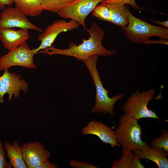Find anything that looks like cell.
<instances>
[{"label":"cell","instance_id":"cell-1","mask_svg":"<svg viewBox=\"0 0 168 168\" xmlns=\"http://www.w3.org/2000/svg\"><path fill=\"white\" fill-rule=\"evenodd\" d=\"M86 30L89 34L90 36L87 40L83 39L81 44L77 45L70 42L68 44V48L60 49L52 46L40 51L38 53L50 55L60 54L73 57L83 61L92 55L107 57L116 53V51L107 50L103 46L102 42L105 34L96 23H94L89 29Z\"/></svg>","mask_w":168,"mask_h":168},{"label":"cell","instance_id":"cell-2","mask_svg":"<svg viewBox=\"0 0 168 168\" xmlns=\"http://www.w3.org/2000/svg\"><path fill=\"white\" fill-rule=\"evenodd\" d=\"M99 55H95L83 61L89 70L95 84L96 89V103L91 112H102L110 114L112 117L114 115L113 108L115 103L124 96L123 93L110 97L109 92L104 87L96 67V63Z\"/></svg>","mask_w":168,"mask_h":168},{"label":"cell","instance_id":"cell-3","mask_svg":"<svg viewBox=\"0 0 168 168\" xmlns=\"http://www.w3.org/2000/svg\"><path fill=\"white\" fill-rule=\"evenodd\" d=\"M119 125L114 131L116 140L122 149L130 147L134 150H146L150 147L141 138L142 128L137 120L124 114L119 120Z\"/></svg>","mask_w":168,"mask_h":168},{"label":"cell","instance_id":"cell-4","mask_svg":"<svg viewBox=\"0 0 168 168\" xmlns=\"http://www.w3.org/2000/svg\"><path fill=\"white\" fill-rule=\"evenodd\" d=\"M128 18V25L122 29L127 38L133 43L145 44L153 36L163 40L168 39L167 29L146 22L134 16L130 11Z\"/></svg>","mask_w":168,"mask_h":168},{"label":"cell","instance_id":"cell-5","mask_svg":"<svg viewBox=\"0 0 168 168\" xmlns=\"http://www.w3.org/2000/svg\"><path fill=\"white\" fill-rule=\"evenodd\" d=\"M155 92L156 91L153 89L141 92L140 89H137L127 98L123 106V112L137 120L143 118L160 119L156 113L148 109L147 106L148 102L152 100L159 99L158 97H153Z\"/></svg>","mask_w":168,"mask_h":168},{"label":"cell","instance_id":"cell-6","mask_svg":"<svg viewBox=\"0 0 168 168\" xmlns=\"http://www.w3.org/2000/svg\"><path fill=\"white\" fill-rule=\"evenodd\" d=\"M0 58V70H8L13 66L28 68H35L33 57L35 54L25 42L17 48L9 50Z\"/></svg>","mask_w":168,"mask_h":168},{"label":"cell","instance_id":"cell-7","mask_svg":"<svg viewBox=\"0 0 168 168\" xmlns=\"http://www.w3.org/2000/svg\"><path fill=\"white\" fill-rule=\"evenodd\" d=\"M105 0H75L57 13L64 19H70L81 25L85 30V20L100 2Z\"/></svg>","mask_w":168,"mask_h":168},{"label":"cell","instance_id":"cell-8","mask_svg":"<svg viewBox=\"0 0 168 168\" xmlns=\"http://www.w3.org/2000/svg\"><path fill=\"white\" fill-rule=\"evenodd\" d=\"M79 25V24L72 20L68 22L64 19L56 20L48 26L44 31L39 35L38 39L41 43L37 48L32 49L35 54L52 46V44L60 33L72 30L77 28Z\"/></svg>","mask_w":168,"mask_h":168},{"label":"cell","instance_id":"cell-9","mask_svg":"<svg viewBox=\"0 0 168 168\" xmlns=\"http://www.w3.org/2000/svg\"><path fill=\"white\" fill-rule=\"evenodd\" d=\"M0 76V102H4L3 96L7 93L8 100H12L13 96L16 98L18 97L20 91H22L25 93L27 92L28 84L21 76L14 72L10 73L8 70L4 71Z\"/></svg>","mask_w":168,"mask_h":168},{"label":"cell","instance_id":"cell-10","mask_svg":"<svg viewBox=\"0 0 168 168\" xmlns=\"http://www.w3.org/2000/svg\"><path fill=\"white\" fill-rule=\"evenodd\" d=\"M18 27L41 32L42 30L30 21L26 15L16 7L5 8L0 16V29Z\"/></svg>","mask_w":168,"mask_h":168},{"label":"cell","instance_id":"cell-11","mask_svg":"<svg viewBox=\"0 0 168 168\" xmlns=\"http://www.w3.org/2000/svg\"><path fill=\"white\" fill-rule=\"evenodd\" d=\"M21 147L23 159L28 168H37L50 156L49 151L39 142H28Z\"/></svg>","mask_w":168,"mask_h":168},{"label":"cell","instance_id":"cell-12","mask_svg":"<svg viewBox=\"0 0 168 168\" xmlns=\"http://www.w3.org/2000/svg\"><path fill=\"white\" fill-rule=\"evenodd\" d=\"M82 135L92 134L97 136L104 143L109 144L112 147H120L116 140L114 131L105 124L98 121L88 123L82 128Z\"/></svg>","mask_w":168,"mask_h":168},{"label":"cell","instance_id":"cell-13","mask_svg":"<svg viewBox=\"0 0 168 168\" xmlns=\"http://www.w3.org/2000/svg\"><path fill=\"white\" fill-rule=\"evenodd\" d=\"M30 38L28 30H15L11 28L0 29V40L4 47L10 50L16 48Z\"/></svg>","mask_w":168,"mask_h":168},{"label":"cell","instance_id":"cell-14","mask_svg":"<svg viewBox=\"0 0 168 168\" xmlns=\"http://www.w3.org/2000/svg\"><path fill=\"white\" fill-rule=\"evenodd\" d=\"M133 151L139 158L147 159L154 162L159 168L168 167V159L166 157L168 152L162 149L152 147L148 150L136 149Z\"/></svg>","mask_w":168,"mask_h":168},{"label":"cell","instance_id":"cell-15","mask_svg":"<svg viewBox=\"0 0 168 168\" xmlns=\"http://www.w3.org/2000/svg\"><path fill=\"white\" fill-rule=\"evenodd\" d=\"M101 3L106 6L111 12L110 22L120 26L122 28L128 26V13L129 10L125 4L115 3Z\"/></svg>","mask_w":168,"mask_h":168},{"label":"cell","instance_id":"cell-16","mask_svg":"<svg viewBox=\"0 0 168 168\" xmlns=\"http://www.w3.org/2000/svg\"><path fill=\"white\" fill-rule=\"evenodd\" d=\"M4 147L7 152L6 156L10 163L14 168H27L23 159L21 146L16 141L12 145L5 141Z\"/></svg>","mask_w":168,"mask_h":168},{"label":"cell","instance_id":"cell-17","mask_svg":"<svg viewBox=\"0 0 168 168\" xmlns=\"http://www.w3.org/2000/svg\"><path fill=\"white\" fill-rule=\"evenodd\" d=\"M15 7L25 15L35 17L42 12L40 0H14Z\"/></svg>","mask_w":168,"mask_h":168},{"label":"cell","instance_id":"cell-18","mask_svg":"<svg viewBox=\"0 0 168 168\" xmlns=\"http://www.w3.org/2000/svg\"><path fill=\"white\" fill-rule=\"evenodd\" d=\"M122 156L120 159L112 163V168H132L135 156L130 147L122 149Z\"/></svg>","mask_w":168,"mask_h":168},{"label":"cell","instance_id":"cell-19","mask_svg":"<svg viewBox=\"0 0 168 168\" xmlns=\"http://www.w3.org/2000/svg\"><path fill=\"white\" fill-rule=\"evenodd\" d=\"M43 10L57 13L62 8L75 0H40Z\"/></svg>","mask_w":168,"mask_h":168},{"label":"cell","instance_id":"cell-20","mask_svg":"<svg viewBox=\"0 0 168 168\" xmlns=\"http://www.w3.org/2000/svg\"><path fill=\"white\" fill-rule=\"evenodd\" d=\"M92 15L101 21L110 22L111 12L106 6L101 3L96 7L93 11Z\"/></svg>","mask_w":168,"mask_h":168},{"label":"cell","instance_id":"cell-21","mask_svg":"<svg viewBox=\"0 0 168 168\" xmlns=\"http://www.w3.org/2000/svg\"><path fill=\"white\" fill-rule=\"evenodd\" d=\"M152 147L163 149L168 152V130H164L159 137L154 139L151 142Z\"/></svg>","mask_w":168,"mask_h":168},{"label":"cell","instance_id":"cell-22","mask_svg":"<svg viewBox=\"0 0 168 168\" xmlns=\"http://www.w3.org/2000/svg\"><path fill=\"white\" fill-rule=\"evenodd\" d=\"M115 3L123 4H128L130 5L133 9L140 10L142 8L136 3L135 0H105L102 1L101 3Z\"/></svg>","mask_w":168,"mask_h":168},{"label":"cell","instance_id":"cell-23","mask_svg":"<svg viewBox=\"0 0 168 168\" xmlns=\"http://www.w3.org/2000/svg\"><path fill=\"white\" fill-rule=\"evenodd\" d=\"M6 154L1 141L0 136V168H10L12 166L6 160Z\"/></svg>","mask_w":168,"mask_h":168},{"label":"cell","instance_id":"cell-24","mask_svg":"<svg viewBox=\"0 0 168 168\" xmlns=\"http://www.w3.org/2000/svg\"><path fill=\"white\" fill-rule=\"evenodd\" d=\"M70 166L74 168H97L98 167L87 162H82L75 160H71Z\"/></svg>","mask_w":168,"mask_h":168},{"label":"cell","instance_id":"cell-25","mask_svg":"<svg viewBox=\"0 0 168 168\" xmlns=\"http://www.w3.org/2000/svg\"><path fill=\"white\" fill-rule=\"evenodd\" d=\"M58 166L55 164L51 163L48 159L44 161L37 168H57Z\"/></svg>","mask_w":168,"mask_h":168},{"label":"cell","instance_id":"cell-26","mask_svg":"<svg viewBox=\"0 0 168 168\" xmlns=\"http://www.w3.org/2000/svg\"><path fill=\"white\" fill-rule=\"evenodd\" d=\"M14 3V0H0V9L3 10L6 6L8 7Z\"/></svg>","mask_w":168,"mask_h":168},{"label":"cell","instance_id":"cell-27","mask_svg":"<svg viewBox=\"0 0 168 168\" xmlns=\"http://www.w3.org/2000/svg\"><path fill=\"white\" fill-rule=\"evenodd\" d=\"M168 40L163 39H160L157 40L153 41L149 40L147 41L145 44H168Z\"/></svg>","mask_w":168,"mask_h":168},{"label":"cell","instance_id":"cell-28","mask_svg":"<svg viewBox=\"0 0 168 168\" xmlns=\"http://www.w3.org/2000/svg\"><path fill=\"white\" fill-rule=\"evenodd\" d=\"M155 23L161 25L164 27V28L167 29L168 28V21H154Z\"/></svg>","mask_w":168,"mask_h":168}]
</instances>
